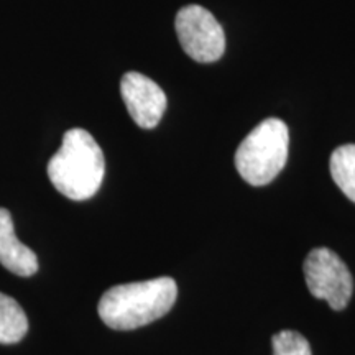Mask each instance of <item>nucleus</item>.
Returning a JSON list of instances; mask_svg holds the SVG:
<instances>
[{
    "label": "nucleus",
    "mask_w": 355,
    "mask_h": 355,
    "mask_svg": "<svg viewBox=\"0 0 355 355\" xmlns=\"http://www.w3.org/2000/svg\"><path fill=\"white\" fill-rule=\"evenodd\" d=\"M28 332L25 311L10 296L0 293V344H17Z\"/></svg>",
    "instance_id": "6e6552de"
},
{
    "label": "nucleus",
    "mask_w": 355,
    "mask_h": 355,
    "mask_svg": "<svg viewBox=\"0 0 355 355\" xmlns=\"http://www.w3.org/2000/svg\"><path fill=\"white\" fill-rule=\"evenodd\" d=\"M176 33L186 55L199 63H212L224 55L225 35L209 10L183 7L176 15Z\"/></svg>",
    "instance_id": "39448f33"
},
{
    "label": "nucleus",
    "mask_w": 355,
    "mask_h": 355,
    "mask_svg": "<svg viewBox=\"0 0 355 355\" xmlns=\"http://www.w3.org/2000/svg\"><path fill=\"white\" fill-rule=\"evenodd\" d=\"M121 94L132 121L141 128H153L166 110V96L157 83L144 74H123Z\"/></svg>",
    "instance_id": "423d86ee"
},
{
    "label": "nucleus",
    "mask_w": 355,
    "mask_h": 355,
    "mask_svg": "<svg viewBox=\"0 0 355 355\" xmlns=\"http://www.w3.org/2000/svg\"><path fill=\"white\" fill-rule=\"evenodd\" d=\"M104 175V153L94 137L84 128L66 132L61 148L48 163L53 186L73 201H86L99 191Z\"/></svg>",
    "instance_id": "f03ea898"
},
{
    "label": "nucleus",
    "mask_w": 355,
    "mask_h": 355,
    "mask_svg": "<svg viewBox=\"0 0 355 355\" xmlns=\"http://www.w3.org/2000/svg\"><path fill=\"white\" fill-rule=\"evenodd\" d=\"M331 176L345 196L355 202V145H343L332 152Z\"/></svg>",
    "instance_id": "1a4fd4ad"
},
{
    "label": "nucleus",
    "mask_w": 355,
    "mask_h": 355,
    "mask_svg": "<svg viewBox=\"0 0 355 355\" xmlns=\"http://www.w3.org/2000/svg\"><path fill=\"white\" fill-rule=\"evenodd\" d=\"M178 296L176 282L159 277L109 288L97 306L104 324L115 331H132L163 318Z\"/></svg>",
    "instance_id": "f257e3e1"
},
{
    "label": "nucleus",
    "mask_w": 355,
    "mask_h": 355,
    "mask_svg": "<svg viewBox=\"0 0 355 355\" xmlns=\"http://www.w3.org/2000/svg\"><path fill=\"white\" fill-rule=\"evenodd\" d=\"M290 133L279 119H266L252 130L235 153L239 175L252 186L272 183L286 165Z\"/></svg>",
    "instance_id": "7ed1b4c3"
},
{
    "label": "nucleus",
    "mask_w": 355,
    "mask_h": 355,
    "mask_svg": "<svg viewBox=\"0 0 355 355\" xmlns=\"http://www.w3.org/2000/svg\"><path fill=\"white\" fill-rule=\"evenodd\" d=\"M304 278L309 293L327 301L332 309L347 308L354 291V279L347 265L329 248H314L304 260Z\"/></svg>",
    "instance_id": "20e7f679"
},
{
    "label": "nucleus",
    "mask_w": 355,
    "mask_h": 355,
    "mask_svg": "<svg viewBox=\"0 0 355 355\" xmlns=\"http://www.w3.org/2000/svg\"><path fill=\"white\" fill-rule=\"evenodd\" d=\"M0 265L19 277H32L38 270L37 255L19 241L6 207H0Z\"/></svg>",
    "instance_id": "0eeeda50"
},
{
    "label": "nucleus",
    "mask_w": 355,
    "mask_h": 355,
    "mask_svg": "<svg viewBox=\"0 0 355 355\" xmlns=\"http://www.w3.org/2000/svg\"><path fill=\"white\" fill-rule=\"evenodd\" d=\"M273 355H311L309 343L296 331H282L273 336Z\"/></svg>",
    "instance_id": "9d476101"
}]
</instances>
